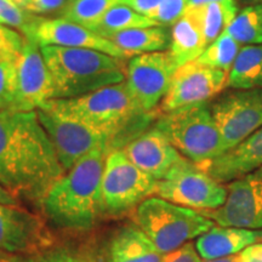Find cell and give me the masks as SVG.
I'll return each instance as SVG.
<instances>
[{"mask_svg": "<svg viewBox=\"0 0 262 262\" xmlns=\"http://www.w3.org/2000/svg\"><path fill=\"white\" fill-rule=\"evenodd\" d=\"M162 262H204L198 250H196L195 244L188 243L183 244L182 247L171 251V253L164 254Z\"/></svg>", "mask_w": 262, "mask_h": 262, "instance_id": "35", "label": "cell"}, {"mask_svg": "<svg viewBox=\"0 0 262 262\" xmlns=\"http://www.w3.org/2000/svg\"><path fill=\"white\" fill-rule=\"evenodd\" d=\"M155 126L180 155L198 165L225 153L221 134L206 103L162 113Z\"/></svg>", "mask_w": 262, "mask_h": 262, "instance_id": "6", "label": "cell"}, {"mask_svg": "<svg viewBox=\"0 0 262 262\" xmlns=\"http://www.w3.org/2000/svg\"><path fill=\"white\" fill-rule=\"evenodd\" d=\"M107 39H110L123 52L124 56L130 57L158 52L169 48L171 35L163 26H155L126 29L108 35Z\"/></svg>", "mask_w": 262, "mask_h": 262, "instance_id": "22", "label": "cell"}, {"mask_svg": "<svg viewBox=\"0 0 262 262\" xmlns=\"http://www.w3.org/2000/svg\"><path fill=\"white\" fill-rule=\"evenodd\" d=\"M90 257L74 253L67 248H50L41 253L28 256V262H88Z\"/></svg>", "mask_w": 262, "mask_h": 262, "instance_id": "33", "label": "cell"}, {"mask_svg": "<svg viewBox=\"0 0 262 262\" xmlns=\"http://www.w3.org/2000/svg\"><path fill=\"white\" fill-rule=\"evenodd\" d=\"M237 262H262V243L245 248L238 254Z\"/></svg>", "mask_w": 262, "mask_h": 262, "instance_id": "37", "label": "cell"}, {"mask_svg": "<svg viewBox=\"0 0 262 262\" xmlns=\"http://www.w3.org/2000/svg\"><path fill=\"white\" fill-rule=\"evenodd\" d=\"M88 262H98V261L95 260V258H89V260H88Z\"/></svg>", "mask_w": 262, "mask_h": 262, "instance_id": "43", "label": "cell"}, {"mask_svg": "<svg viewBox=\"0 0 262 262\" xmlns=\"http://www.w3.org/2000/svg\"><path fill=\"white\" fill-rule=\"evenodd\" d=\"M262 243V229L214 226L195 241V248L204 260L238 255L250 245Z\"/></svg>", "mask_w": 262, "mask_h": 262, "instance_id": "19", "label": "cell"}, {"mask_svg": "<svg viewBox=\"0 0 262 262\" xmlns=\"http://www.w3.org/2000/svg\"><path fill=\"white\" fill-rule=\"evenodd\" d=\"M239 42L229 33L224 31L217 39L209 44L196 62L206 67L228 72L234 63L241 47Z\"/></svg>", "mask_w": 262, "mask_h": 262, "instance_id": "27", "label": "cell"}, {"mask_svg": "<svg viewBox=\"0 0 262 262\" xmlns=\"http://www.w3.org/2000/svg\"><path fill=\"white\" fill-rule=\"evenodd\" d=\"M0 204L5 205H18V199L15 198L9 191L0 185Z\"/></svg>", "mask_w": 262, "mask_h": 262, "instance_id": "39", "label": "cell"}, {"mask_svg": "<svg viewBox=\"0 0 262 262\" xmlns=\"http://www.w3.org/2000/svg\"><path fill=\"white\" fill-rule=\"evenodd\" d=\"M12 2H15L18 6H21L22 9L26 10V8H27V5L29 3V0H12Z\"/></svg>", "mask_w": 262, "mask_h": 262, "instance_id": "41", "label": "cell"}, {"mask_svg": "<svg viewBox=\"0 0 262 262\" xmlns=\"http://www.w3.org/2000/svg\"><path fill=\"white\" fill-rule=\"evenodd\" d=\"M123 0H71L64 9L62 18L74 22L94 31L103 16Z\"/></svg>", "mask_w": 262, "mask_h": 262, "instance_id": "24", "label": "cell"}, {"mask_svg": "<svg viewBox=\"0 0 262 262\" xmlns=\"http://www.w3.org/2000/svg\"><path fill=\"white\" fill-rule=\"evenodd\" d=\"M25 42L24 34L0 24V62H15L24 50Z\"/></svg>", "mask_w": 262, "mask_h": 262, "instance_id": "31", "label": "cell"}, {"mask_svg": "<svg viewBox=\"0 0 262 262\" xmlns=\"http://www.w3.org/2000/svg\"><path fill=\"white\" fill-rule=\"evenodd\" d=\"M201 10V19L206 44H211L237 16V5L209 3Z\"/></svg>", "mask_w": 262, "mask_h": 262, "instance_id": "28", "label": "cell"}, {"mask_svg": "<svg viewBox=\"0 0 262 262\" xmlns=\"http://www.w3.org/2000/svg\"><path fill=\"white\" fill-rule=\"evenodd\" d=\"M178 64L170 51L149 52L131 58L126 86L145 112H153L168 93Z\"/></svg>", "mask_w": 262, "mask_h": 262, "instance_id": "11", "label": "cell"}, {"mask_svg": "<svg viewBox=\"0 0 262 262\" xmlns=\"http://www.w3.org/2000/svg\"><path fill=\"white\" fill-rule=\"evenodd\" d=\"M16 97L15 62H0V110H12Z\"/></svg>", "mask_w": 262, "mask_h": 262, "instance_id": "30", "label": "cell"}, {"mask_svg": "<svg viewBox=\"0 0 262 262\" xmlns=\"http://www.w3.org/2000/svg\"><path fill=\"white\" fill-rule=\"evenodd\" d=\"M134 222L163 255L198 238L215 226V222L201 211L156 195L145 199L137 206Z\"/></svg>", "mask_w": 262, "mask_h": 262, "instance_id": "5", "label": "cell"}, {"mask_svg": "<svg viewBox=\"0 0 262 262\" xmlns=\"http://www.w3.org/2000/svg\"><path fill=\"white\" fill-rule=\"evenodd\" d=\"M153 195L198 211H209L226 202L227 186L183 157L163 179L157 180Z\"/></svg>", "mask_w": 262, "mask_h": 262, "instance_id": "7", "label": "cell"}, {"mask_svg": "<svg viewBox=\"0 0 262 262\" xmlns=\"http://www.w3.org/2000/svg\"><path fill=\"white\" fill-rule=\"evenodd\" d=\"M0 262H28V256L21 254L0 251Z\"/></svg>", "mask_w": 262, "mask_h": 262, "instance_id": "38", "label": "cell"}, {"mask_svg": "<svg viewBox=\"0 0 262 262\" xmlns=\"http://www.w3.org/2000/svg\"><path fill=\"white\" fill-rule=\"evenodd\" d=\"M54 242L41 216L19 205L0 204V251L32 256L54 247Z\"/></svg>", "mask_w": 262, "mask_h": 262, "instance_id": "14", "label": "cell"}, {"mask_svg": "<svg viewBox=\"0 0 262 262\" xmlns=\"http://www.w3.org/2000/svg\"><path fill=\"white\" fill-rule=\"evenodd\" d=\"M227 86L238 90L262 88V44L239 50L227 78Z\"/></svg>", "mask_w": 262, "mask_h": 262, "instance_id": "23", "label": "cell"}, {"mask_svg": "<svg viewBox=\"0 0 262 262\" xmlns=\"http://www.w3.org/2000/svg\"><path fill=\"white\" fill-rule=\"evenodd\" d=\"M209 3H222V4H235V0H209Z\"/></svg>", "mask_w": 262, "mask_h": 262, "instance_id": "42", "label": "cell"}, {"mask_svg": "<svg viewBox=\"0 0 262 262\" xmlns=\"http://www.w3.org/2000/svg\"><path fill=\"white\" fill-rule=\"evenodd\" d=\"M188 0H163L159 8L149 16L157 26H169L178 22L185 15Z\"/></svg>", "mask_w": 262, "mask_h": 262, "instance_id": "32", "label": "cell"}, {"mask_svg": "<svg viewBox=\"0 0 262 262\" xmlns=\"http://www.w3.org/2000/svg\"><path fill=\"white\" fill-rule=\"evenodd\" d=\"M206 44L204 32H203L201 10L187 9L185 15L173 24L171 31V41H170V54L172 55L178 67L195 61L203 51Z\"/></svg>", "mask_w": 262, "mask_h": 262, "instance_id": "21", "label": "cell"}, {"mask_svg": "<svg viewBox=\"0 0 262 262\" xmlns=\"http://www.w3.org/2000/svg\"><path fill=\"white\" fill-rule=\"evenodd\" d=\"M41 106L95 127L111 137L113 145L131 125L141 127L152 119V112H145L139 106L125 81L79 97L54 98Z\"/></svg>", "mask_w": 262, "mask_h": 262, "instance_id": "4", "label": "cell"}, {"mask_svg": "<svg viewBox=\"0 0 262 262\" xmlns=\"http://www.w3.org/2000/svg\"><path fill=\"white\" fill-rule=\"evenodd\" d=\"M199 166L220 183H229L262 168V126L232 149Z\"/></svg>", "mask_w": 262, "mask_h": 262, "instance_id": "18", "label": "cell"}, {"mask_svg": "<svg viewBox=\"0 0 262 262\" xmlns=\"http://www.w3.org/2000/svg\"><path fill=\"white\" fill-rule=\"evenodd\" d=\"M39 47L85 48L106 52L113 57L126 58L110 39L96 32L64 18H41L33 31L31 38Z\"/></svg>", "mask_w": 262, "mask_h": 262, "instance_id": "16", "label": "cell"}, {"mask_svg": "<svg viewBox=\"0 0 262 262\" xmlns=\"http://www.w3.org/2000/svg\"><path fill=\"white\" fill-rule=\"evenodd\" d=\"M225 31L239 44H262V3L242 10Z\"/></svg>", "mask_w": 262, "mask_h": 262, "instance_id": "26", "label": "cell"}, {"mask_svg": "<svg viewBox=\"0 0 262 262\" xmlns=\"http://www.w3.org/2000/svg\"><path fill=\"white\" fill-rule=\"evenodd\" d=\"M107 262H162L152 241L135 222L124 225L112 235L107 247Z\"/></svg>", "mask_w": 262, "mask_h": 262, "instance_id": "20", "label": "cell"}, {"mask_svg": "<svg viewBox=\"0 0 262 262\" xmlns=\"http://www.w3.org/2000/svg\"><path fill=\"white\" fill-rule=\"evenodd\" d=\"M71 0H29L26 10L35 15L63 14Z\"/></svg>", "mask_w": 262, "mask_h": 262, "instance_id": "34", "label": "cell"}, {"mask_svg": "<svg viewBox=\"0 0 262 262\" xmlns=\"http://www.w3.org/2000/svg\"><path fill=\"white\" fill-rule=\"evenodd\" d=\"M156 181L137 168L123 149L111 150L102 175V196L107 215L119 216L136 209L153 195Z\"/></svg>", "mask_w": 262, "mask_h": 262, "instance_id": "8", "label": "cell"}, {"mask_svg": "<svg viewBox=\"0 0 262 262\" xmlns=\"http://www.w3.org/2000/svg\"><path fill=\"white\" fill-rule=\"evenodd\" d=\"M41 17L22 9L12 0H0V24L17 28L26 38H31Z\"/></svg>", "mask_w": 262, "mask_h": 262, "instance_id": "29", "label": "cell"}, {"mask_svg": "<svg viewBox=\"0 0 262 262\" xmlns=\"http://www.w3.org/2000/svg\"><path fill=\"white\" fill-rule=\"evenodd\" d=\"M238 255H231V256L214 258V260H205L204 262H237Z\"/></svg>", "mask_w": 262, "mask_h": 262, "instance_id": "40", "label": "cell"}, {"mask_svg": "<svg viewBox=\"0 0 262 262\" xmlns=\"http://www.w3.org/2000/svg\"><path fill=\"white\" fill-rule=\"evenodd\" d=\"M201 212L224 227L262 229V168L229 182L220 208Z\"/></svg>", "mask_w": 262, "mask_h": 262, "instance_id": "13", "label": "cell"}, {"mask_svg": "<svg viewBox=\"0 0 262 262\" xmlns=\"http://www.w3.org/2000/svg\"><path fill=\"white\" fill-rule=\"evenodd\" d=\"M225 153L262 126V88L222 96L211 106Z\"/></svg>", "mask_w": 262, "mask_h": 262, "instance_id": "10", "label": "cell"}, {"mask_svg": "<svg viewBox=\"0 0 262 262\" xmlns=\"http://www.w3.org/2000/svg\"><path fill=\"white\" fill-rule=\"evenodd\" d=\"M163 0H123L122 4L129 6L141 15L149 17L159 8Z\"/></svg>", "mask_w": 262, "mask_h": 262, "instance_id": "36", "label": "cell"}, {"mask_svg": "<svg viewBox=\"0 0 262 262\" xmlns=\"http://www.w3.org/2000/svg\"><path fill=\"white\" fill-rule=\"evenodd\" d=\"M155 26H157L156 22L152 21L149 17L139 14L129 6L119 4L111 9L103 16V18L101 19L97 27L94 29V32L107 38L108 35L126 31V29L155 27Z\"/></svg>", "mask_w": 262, "mask_h": 262, "instance_id": "25", "label": "cell"}, {"mask_svg": "<svg viewBox=\"0 0 262 262\" xmlns=\"http://www.w3.org/2000/svg\"><path fill=\"white\" fill-rule=\"evenodd\" d=\"M227 72L206 67L192 61L179 67L162 100V113L206 103L227 85Z\"/></svg>", "mask_w": 262, "mask_h": 262, "instance_id": "12", "label": "cell"}, {"mask_svg": "<svg viewBox=\"0 0 262 262\" xmlns=\"http://www.w3.org/2000/svg\"><path fill=\"white\" fill-rule=\"evenodd\" d=\"M64 172L37 111L0 110V185L6 191L40 206Z\"/></svg>", "mask_w": 262, "mask_h": 262, "instance_id": "1", "label": "cell"}, {"mask_svg": "<svg viewBox=\"0 0 262 262\" xmlns=\"http://www.w3.org/2000/svg\"><path fill=\"white\" fill-rule=\"evenodd\" d=\"M35 111L56 149L64 171L71 170L84 156L97 147L104 146L114 150L111 137L95 127L44 106Z\"/></svg>", "mask_w": 262, "mask_h": 262, "instance_id": "9", "label": "cell"}, {"mask_svg": "<svg viewBox=\"0 0 262 262\" xmlns=\"http://www.w3.org/2000/svg\"><path fill=\"white\" fill-rule=\"evenodd\" d=\"M55 86V98H73L125 81L123 58L85 48L40 47Z\"/></svg>", "mask_w": 262, "mask_h": 262, "instance_id": "3", "label": "cell"}, {"mask_svg": "<svg viewBox=\"0 0 262 262\" xmlns=\"http://www.w3.org/2000/svg\"><path fill=\"white\" fill-rule=\"evenodd\" d=\"M122 149L137 168L155 180L163 179L183 158L156 126L129 141Z\"/></svg>", "mask_w": 262, "mask_h": 262, "instance_id": "17", "label": "cell"}, {"mask_svg": "<svg viewBox=\"0 0 262 262\" xmlns=\"http://www.w3.org/2000/svg\"><path fill=\"white\" fill-rule=\"evenodd\" d=\"M110 152L108 147H97L52 183L40 203L52 226L67 231H89L107 215L102 175Z\"/></svg>", "mask_w": 262, "mask_h": 262, "instance_id": "2", "label": "cell"}, {"mask_svg": "<svg viewBox=\"0 0 262 262\" xmlns=\"http://www.w3.org/2000/svg\"><path fill=\"white\" fill-rule=\"evenodd\" d=\"M16 97L12 110L35 111L55 98L51 73L42 56L40 47L33 39L26 38L24 50L15 61Z\"/></svg>", "mask_w": 262, "mask_h": 262, "instance_id": "15", "label": "cell"}]
</instances>
